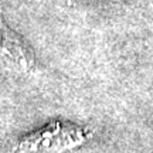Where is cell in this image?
Returning <instances> with one entry per match:
<instances>
[{
  "instance_id": "6da1fadb",
  "label": "cell",
  "mask_w": 153,
  "mask_h": 153,
  "mask_svg": "<svg viewBox=\"0 0 153 153\" xmlns=\"http://www.w3.org/2000/svg\"><path fill=\"white\" fill-rule=\"evenodd\" d=\"M36 58L23 40L11 31L0 13V68L16 72L34 70Z\"/></svg>"
},
{
  "instance_id": "7a4b0ae2",
  "label": "cell",
  "mask_w": 153,
  "mask_h": 153,
  "mask_svg": "<svg viewBox=\"0 0 153 153\" xmlns=\"http://www.w3.org/2000/svg\"><path fill=\"white\" fill-rule=\"evenodd\" d=\"M82 140V132L75 128H67L60 123L53 126V129H44L40 133H36L31 137H27L24 142H22L23 146H30L33 148L45 145V148H65V146H72Z\"/></svg>"
}]
</instances>
